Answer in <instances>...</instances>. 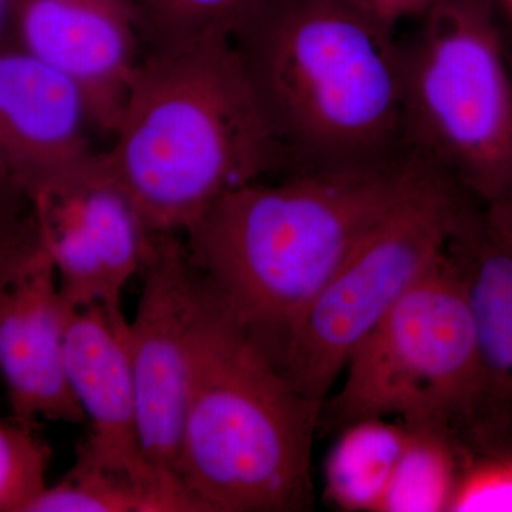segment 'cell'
<instances>
[{
  "label": "cell",
  "instance_id": "obj_1",
  "mask_svg": "<svg viewBox=\"0 0 512 512\" xmlns=\"http://www.w3.org/2000/svg\"><path fill=\"white\" fill-rule=\"evenodd\" d=\"M436 170L407 148L254 181L222 195L181 237L218 305L276 363L320 289Z\"/></svg>",
  "mask_w": 512,
  "mask_h": 512
},
{
  "label": "cell",
  "instance_id": "obj_2",
  "mask_svg": "<svg viewBox=\"0 0 512 512\" xmlns=\"http://www.w3.org/2000/svg\"><path fill=\"white\" fill-rule=\"evenodd\" d=\"M113 137L104 161L153 232L183 234L222 195L286 165L227 37L147 50Z\"/></svg>",
  "mask_w": 512,
  "mask_h": 512
},
{
  "label": "cell",
  "instance_id": "obj_3",
  "mask_svg": "<svg viewBox=\"0 0 512 512\" xmlns=\"http://www.w3.org/2000/svg\"><path fill=\"white\" fill-rule=\"evenodd\" d=\"M232 42L293 173L407 150L403 46L348 0H269Z\"/></svg>",
  "mask_w": 512,
  "mask_h": 512
},
{
  "label": "cell",
  "instance_id": "obj_4",
  "mask_svg": "<svg viewBox=\"0 0 512 512\" xmlns=\"http://www.w3.org/2000/svg\"><path fill=\"white\" fill-rule=\"evenodd\" d=\"M319 417L207 288L177 461L197 512L308 510Z\"/></svg>",
  "mask_w": 512,
  "mask_h": 512
},
{
  "label": "cell",
  "instance_id": "obj_5",
  "mask_svg": "<svg viewBox=\"0 0 512 512\" xmlns=\"http://www.w3.org/2000/svg\"><path fill=\"white\" fill-rule=\"evenodd\" d=\"M403 46L404 144L480 204L512 198L510 39L495 0H433Z\"/></svg>",
  "mask_w": 512,
  "mask_h": 512
},
{
  "label": "cell",
  "instance_id": "obj_6",
  "mask_svg": "<svg viewBox=\"0 0 512 512\" xmlns=\"http://www.w3.org/2000/svg\"><path fill=\"white\" fill-rule=\"evenodd\" d=\"M343 373L339 392L325 402L333 426L379 417L461 440L476 404L480 360L450 248L357 346Z\"/></svg>",
  "mask_w": 512,
  "mask_h": 512
},
{
  "label": "cell",
  "instance_id": "obj_7",
  "mask_svg": "<svg viewBox=\"0 0 512 512\" xmlns=\"http://www.w3.org/2000/svg\"><path fill=\"white\" fill-rule=\"evenodd\" d=\"M441 170L355 249L295 323L276 365L322 413L357 346L481 207Z\"/></svg>",
  "mask_w": 512,
  "mask_h": 512
},
{
  "label": "cell",
  "instance_id": "obj_8",
  "mask_svg": "<svg viewBox=\"0 0 512 512\" xmlns=\"http://www.w3.org/2000/svg\"><path fill=\"white\" fill-rule=\"evenodd\" d=\"M141 275L143 291L130 322L141 447L158 476L190 500L177 461L207 289L174 232H154Z\"/></svg>",
  "mask_w": 512,
  "mask_h": 512
},
{
  "label": "cell",
  "instance_id": "obj_9",
  "mask_svg": "<svg viewBox=\"0 0 512 512\" xmlns=\"http://www.w3.org/2000/svg\"><path fill=\"white\" fill-rule=\"evenodd\" d=\"M43 242L66 305L121 308L146 264L154 232L113 177L103 153L33 195Z\"/></svg>",
  "mask_w": 512,
  "mask_h": 512
},
{
  "label": "cell",
  "instance_id": "obj_10",
  "mask_svg": "<svg viewBox=\"0 0 512 512\" xmlns=\"http://www.w3.org/2000/svg\"><path fill=\"white\" fill-rule=\"evenodd\" d=\"M64 357L70 389L90 427L77 458L133 481L163 512H195L191 501L165 483L144 457L130 320L123 309L92 305L70 313Z\"/></svg>",
  "mask_w": 512,
  "mask_h": 512
},
{
  "label": "cell",
  "instance_id": "obj_11",
  "mask_svg": "<svg viewBox=\"0 0 512 512\" xmlns=\"http://www.w3.org/2000/svg\"><path fill=\"white\" fill-rule=\"evenodd\" d=\"M9 37L72 79L113 136L146 55L138 0H12Z\"/></svg>",
  "mask_w": 512,
  "mask_h": 512
},
{
  "label": "cell",
  "instance_id": "obj_12",
  "mask_svg": "<svg viewBox=\"0 0 512 512\" xmlns=\"http://www.w3.org/2000/svg\"><path fill=\"white\" fill-rule=\"evenodd\" d=\"M476 326L480 383L463 443L501 451L512 426V198L491 202L450 242Z\"/></svg>",
  "mask_w": 512,
  "mask_h": 512
},
{
  "label": "cell",
  "instance_id": "obj_13",
  "mask_svg": "<svg viewBox=\"0 0 512 512\" xmlns=\"http://www.w3.org/2000/svg\"><path fill=\"white\" fill-rule=\"evenodd\" d=\"M72 312L45 245L0 281V376L19 423H86L66 373L64 339Z\"/></svg>",
  "mask_w": 512,
  "mask_h": 512
},
{
  "label": "cell",
  "instance_id": "obj_14",
  "mask_svg": "<svg viewBox=\"0 0 512 512\" xmlns=\"http://www.w3.org/2000/svg\"><path fill=\"white\" fill-rule=\"evenodd\" d=\"M93 127L89 103L72 79L12 42L0 47V163L30 194L96 154Z\"/></svg>",
  "mask_w": 512,
  "mask_h": 512
},
{
  "label": "cell",
  "instance_id": "obj_15",
  "mask_svg": "<svg viewBox=\"0 0 512 512\" xmlns=\"http://www.w3.org/2000/svg\"><path fill=\"white\" fill-rule=\"evenodd\" d=\"M407 427L396 420L362 419L339 429L325 461V498L340 511L380 512Z\"/></svg>",
  "mask_w": 512,
  "mask_h": 512
},
{
  "label": "cell",
  "instance_id": "obj_16",
  "mask_svg": "<svg viewBox=\"0 0 512 512\" xmlns=\"http://www.w3.org/2000/svg\"><path fill=\"white\" fill-rule=\"evenodd\" d=\"M467 447L456 434L407 427L402 451L380 512H448Z\"/></svg>",
  "mask_w": 512,
  "mask_h": 512
},
{
  "label": "cell",
  "instance_id": "obj_17",
  "mask_svg": "<svg viewBox=\"0 0 512 512\" xmlns=\"http://www.w3.org/2000/svg\"><path fill=\"white\" fill-rule=\"evenodd\" d=\"M269 0H138L147 50L210 39H231Z\"/></svg>",
  "mask_w": 512,
  "mask_h": 512
},
{
  "label": "cell",
  "instance_id": "obj_18",
  "mask_svg": "<svg viewBox=\"0 0 512 512\" xmlns=\"http://www.w3.org/2000/svg\"><path fill=\"white\" fill-rule=\"evenodd\" d=\"M26 512H163L133 481L77 458L56 484L46 485Z\"/></svg>",
  "mask_w": 512,
  "mask_h": 512
},
{
  "label": "cell",
  "instance_id": "obj_19",
  "mask_svg": "<svg viewBox=\"0 0 512 512\" xmlns=\"http://www.w3.org/2000/svg\"><path fill=\"white\" fill-rule=\"evenodd\" d=\"M49 448L32 426L0 420V512H26L46 488Z\"/></svg>",
  "mask_w": 512,
  "mask_h": 512
},
{
  "label": "cell",
  "instance_id": "obj_20",
  "mask_svg": "<svg viewBox=\"0 0 512 512\" xmlns=\"http://www.w3.org/2000/svg\"><path fill=\"white\" fill-rule=\"evenodd\" d=\"M43 245L35 198L0 163V281Z\"/></svg>",
  "mask_w": 512,
  "mask_h": 512
},
{
  "label": "cell",
  "instance_id": "obj_21",
  "mask_svg": "<svg viewBox=\"0 0 512 512\" xmlns=\"http://www.w3.org/2000/svg\"><path fill=\"white\" fill-rule=\"evenodd\" d=\"M448 512H512V451H470Z\"/></svg>",
  "mask_w": 512,
  "mask_h": 512
},
{
  "label": "cell",
  "instance_id": "obj_22",
  "mask_svg": "<svg viewBox=\"0 0 512 512\" xmlns=\"http://www.w3.org/2000/svg\"><path fill=\"white\" fill-rule=\"evenodd\" d=\"M355 8L387 28H396L404 19L423 15L433 0H348Z\"/></svg>",
  "mask_w": 512,
  "mask_h": 512
},
{
  "label": "cell",
  "instance_id": "obj_23",
  "mask_svg": "<svg viewBox=\"0 0 512 512\" xmlns=\"http://www.w3.org/2000/svg\"><path fill=\"white\" fill-rule=\"evenodd\" d=\"M10 8L12 0H0V47L9 42Z\"/></svg>",
  "mask_w": 512,
  "mask_h": 512
},
{
  "label": "cell",
  "instance_id": "obj_24",
  "mask_svg": "<svg viewBox=\"0 0 512 512\" xmlns=\"http://www.w3.org/2000/svg\"><path fill=\"white\" fill-rule=\"evenodd\" d=\"M497 2L498 10H500L501 18L508 32L512 35V0H495Z\"/></svg>",
  "mask_w": 512,
  "mask_h": 512
},
{
  "label": "cell",
  "instance_id": "obj_25",
  "mask_svg": "<svg viewBox=\"0 0 512 512\" xmlns=\"http://www.w3.org/2000/svg\"><path fill=\"white\" fill-rule=\"evenodd\" d=\"M510 55H511V64H512V42L510 40Z\"/></svg>",
  "mask_w": 512,
  "mask_h": 512
}]
</instances>
